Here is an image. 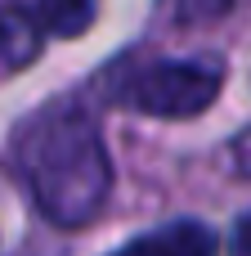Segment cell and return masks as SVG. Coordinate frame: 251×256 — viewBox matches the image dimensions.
I'll list each match as a JSON object with an SVG mask.
<instances>
[{
	"label": "cell",
	"mask_w": 251,
	"mask_h": 256,
	"mask_svg": "<svg viewBox=\"0 0 251 256\" xmlns=\"http://www.w3.org/2000/svg\"><path fill=\"white\" fill-rule=\"evenodd\" d=\"M31 14L45 36H81L94 22V0H36Z\"/></svg>",
	"instance_id": "4"
},
{
	"label": "cell",
	"mask_w": 251,
	"mask_h": 256,
	"mask_svg": "<svg viewBox=\"0 0 251 256\" xmlns=\"http://www.w3.org/2000/svg\"><path fill=\"white\" fill-rule=\"evenodd\" d=\"M216 99H220V68L189 58H166L144 68L126 94V104L148 117H198Z\"/></svg>",
	"instance_id": "2"
},
{
	"label": "cell",
	"mask_w": 251,
	"mask_h": 256,
	"mask_svg": "<svg viewBox=\"0 0 251 256\" xmlns=\"http://www.w3.org/2000/svg\"><path fill=\"white\" fill-rule=\"evenodd\" d=\"M234 9V0H157V18L171 27H202Z\"/></svg>",
	"instance_id": "5"
},
{
	"label": "cell",
	"mask_w": 251,
	"mask_h": 256,
	"mask_svg": "<svg viewBox=\"0 0 251 256\" xmlns=\"http://www.w3.org/2000/svg\"><path fill=\"white\" fill-rule=\"evenodd\" d=\"M229 256H251V212L238 216V225L229 234Z\"/></svg>",
	"instance_id": "8"
},
{
	"label": "cell",
	"mask_w": 251,
	"mask_h": 256,
	"mask_svg": "<svg viewBox=\"0 0 251 256\" xmlns=\"http://www.w3.org/2000/svg\"><path fill=\"white\" fill-rule=\"evenodd\" d=\"M162 234L171 238V252L175 256H216L220 252L216 234H211L202 220H175V225H166Z\"/></svg>",
	"instance_id": "6"
},
{
	"label": "cell",
	"mask_w": 251,
	"mask_h": 256,
	"mask_svg": "<svg viewBox=\"0 0 251 256\" xmlns=\"http://www.w3.org/2000/svg\"><path fill=\"white\" fill-rule=\"evenodd\" d=\"M40 22L31 9L0 4V68H27L40 54Z\"/></svg>",
	"instance_id": "3"
},
{
	"label": "cell",
	"mask_w": 251,
	"mask_h": 256,
	"mask_svg": "<svg viewBox=\"0 0 251 256\" xmlns=\"http://www.w3.org/2000/svg\"><path fill=\"white\" fill-rule=\"evenodd\" d=\"M108 256H175V252H171L166 234H153V238H135V243H126V248H117Z\"/></svg>",
	"instance_id": "7"
},
{
	"label": "cell",
	"mask_w": 251,
	"mask_h": 256,
	"mask_svg": "<svg viewBox=\"0 0 251 256\" xmlns=\"http://www.w3.org/2000/svg\"><path fill=\"white\" fill-rule=\"evenodd\" d=\"M18 171L45 220L63 230L90 225L112 194V162L99 126L72 99L49 104L18 130Z\"/></svg>",
	"instance_id": "1"
}]
</instances>
